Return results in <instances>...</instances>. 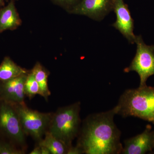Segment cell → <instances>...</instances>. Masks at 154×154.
Here are the masks:
<instances>
[{"label":"cell","instance_id":"cell-1","mask_svg":"<svg viewBox=\"0 0 154 154\" xmlns=\"http://www.w3.org/2000/svg\"><path fill=\"white\" fill-rule=\"evenodd\" d=\"M115 107L88 116L83 122L76 146L83 154H121V132L114 122Z\"/></svg>","mask_w":154,"mask_h":154},{"label":"cell","instance_id":"cell-2","mask_svg":"<svg viewBox=\"0 0 154 154\" xmlns=\"http://www.w3.org/2000/svg\"><path fill=\"white\" fill-rule=\"evenodd\" d=\"M116 114L134 116L154 124V88L146 86L125 91L115 106Z\"/></svg>","mask_w":154,"mask_h":154},{"label":"cell","instance_id":"cell-3","mask_svg":"<svg viewBox=\"0 0 154 154\" xmlns=\"http://www.w3.org/2000/svg\"><path fill=\"white\" fill-rule=\"evenodd\" d=\"M80 110L81 103L79 102L59 108L53 113L50 122L48 131L68 149L79 133Z\"/></svg>","mask_w":154,"mask_h":154},{"label":"cell","instance_id":"cell-4","mask_svg":"<svg viewBox=\"0 0 154 154\" xmlns=\"http://www.w3.org/2000/svg\"><path fill=\"white\" fill-rule=\"evenodd\" d=\"M25 135L40 141L48 130L53 113H41L32 110L25 103L14 104Z\"/></svg>","mask_w":154,"mask_h":154},{"label":"cell","instance_id":"cell-5","mask_svg":"<svg viewBox=\"0 0 154 154\" xmlns=\"http://www.w3.org/2000/svg\"><path fill=\"white\" fill-rule=\"evenodd\" d=\"M136 53L129 66L124 69L125 72H136L140 78L139 87L146 86L147 80L154 75V45H149L144 42L141 35L136 36Z\"/></svg>","mask_w":154,"mask_h":154},{"label":"cell","instance_id":"cell-6","mask_svg":"<svg viewBox=\"0 0 154 154\" xmlns=\"http://www.w3.org/2000/svg\"><path fill=\"white\" fill-rule=\"evenodd\" d=\"M0 131L19 145L25 143V135L14 104L0 100Z\"/></svg>","mask_w":154,"mask_h":154},{"label":"cell","instance_id":"cell-7","mask_svg":"<svg viewBox=\"0 0 154 154\" xmlns=\"http://www.w3.org/2000/svg\"><path fill=\"white\" fill-rule=\"evenodd\" d=\"M114 0H81L69 11L72 14L85 15L100 21L113 11Z\"/></svg>","mask_w":154,"mask_h":154},{"label":"cell","instance_id":"cell-8","mask_svg":"<svg viewBox=\"0 0 154 154\" xmlns=\"http://www.w3.org/2000/svg\"><path fill=\"white\" fill-rule=\"evenodd\" d=\"M113 11L116 15V19L112 26L118 30L129 43L134 44L136 36L134 33V21L128 6L124 0H114Z\"/></svg>","mask_w":154,"mask_h":154},{"label":"cell","instance_id":"cell-9","mask_svg":"<svg viewBox=\"0 0 154 154\" xmlns=\"http://www.w3.org/2000/svg\"><path fill=\"white\" fill-rule=\"evenodd\" d=\"M28 73L12 79L0 82V100L13 104L25 103L24 86Z\"/></svg>","mask_w":154,"mask_h":154},{"label":"cell","instance_id":"cell-10","mask_svg":"<svg viewBox=\"0 0 154 154\" xmlns=\"http://www.w3.org/2000/svg\"><path fill=\"white\" fill-rule=\"evenodd\" d=\"M121 154H144L154 149V131L148 125L140 134L124 141Z\"/></svg>","mask_w":154,"mask_h":154},{"label":"cell","instance_id":"cell-11","mask_svg":"<svg viewBox=\"0 0 154 154\" xmlns=\"http://www.w3.org/2000/svg\"><path fill=\"white\" fill-rule=\"evenodd\" d=\"M21 23L14 1L11 0L7 6L0 9V33L6 30H14Z\"/></svg>","mask_w":154,"mask_h":154},{"label":"cell","instance_id":"cell-12","mask_svg":"<svg viewBox=\"0 0 154 154\" xmlns=\"http://www.w3.org/2000/svg\"><path fill=\"white\" fill-rule=\"evenodd\" d=\"M27 73L26 70L17 65L8 57H6L0 65V82L8 81Z\"/></svg>","mask_w":154,"mask_h":154},{"label":"cell","instance_id":"cell-13","mask_svg":"<svg viewBox=\"0 0 154 154\" xmlns=\"http://www.w3.org/2000/svg\"><path fill=\"white\" fill-rule=\"evenodd\" d=\"M39 86L38 95L46 100L51 93L48 86L49 73L39 63H36L31 71Z\"/></svg>","mask_w":154,"mask_h":154},{"label":"cell","instance_id":"cell-14","mask_svg":"<svg viewBox=\"0 0 154 154\" xmlns=\"http://www.w3.org/2000/svg\"><path fill=\"white\" fill-rule=\"evenodd\" d=\"M44 139L38 141V145L46 147L51 154H67L68 148L47 131L45 134Z\"/></svg>","mask_w":154,"mask_h":154},{"label":"cell","instance_id":"cell-15","mask_svg":"<svg viewBox=\"0 0 154 154\" xmlns=\"http://www.w3.org/2000/svg\"><path fill=\"white\" fill-rule=\"evenodd\" d=\"M39 86L32 73H28L24 86L25 96L30 99H32L39 93Z\"/></svg>","mask_w":154,"mask_h":154},{"label":"cell","instance_id":"cell-16","mask_svg":"<svg viewBox=\"0 0 154 154\" xmlns=\"http://www.w3.org/2000/svg\"><path fill=\"white\" fill-rule=\"evenodd\" d=\"M25 152L23 150L17 148L11 143L0 139V154H22Z\"/></svg>","mask_w":154,"mask_h":154},{"label":"cell","instance_id":"cell-17","mask_svg":"<svg viewBox=\"0 0 154 154\" xmlns=\"http://www.w3.org/2000/svg\"><path fill=\"white\" fill-rule=\"evenodd\" d=\"M53 1L58 5L69 9V11L74 7L81 0H53Z\"/></svg>","mask_w":154,"mask_h":154},{"label":"cell","instance_id":"cell-18","mask_svg":"<svg viewBox=\"0 0 154 154\" xmlns=\"http://www.w3.org/2000/svg\"><path fill=\"white\" fill-rule=\"evenodd\" d=\"M67 154H83L81 150V149L76 146H73L72 145L70 146L68 149Z\"/></svg>","mask_w":154,"mask_h":154},{"label":"cell","instance_id":"cell-19","mask_svg":"<svg viewBox=\"0 0 154 154\" xmlns=\"http://www.w3.org/2000/svg\"><path fill=\"white\" fill-rule=\"evenodd\" d=\"M30 154H41V148L40 146L38 145L36 146L33 150L30 153Z\"/></svg>","mask_w":154,"mask_h":154},{"label":"cell","instance_id":"cell-20","mask_svg":"<svg viewBox=\"0 0 154 154\" xmlns=\"http://www.w3.org/2000/svg\"><path fill=\"white\" fill-rule=\"evenodd\" d=\"M40 146V148H41V154H51L49 150L47 148H46V147L43 146Z\"/></svg>","mask_w":154,"mask_h":154},{"label":"cell","instance_id":"cell-21","mask_svg":"<svg viewBox=\"0 0 154 154\" xmlns=\"http://www.w3.org/2000/svg\"><path fill=\"white\" fill-rule=\"evenodd\" d=\"M6 0H0V9L2 7L5 5V1Z\"/></svg>","mask_w":154,"mask_h":154}]
</instances>
